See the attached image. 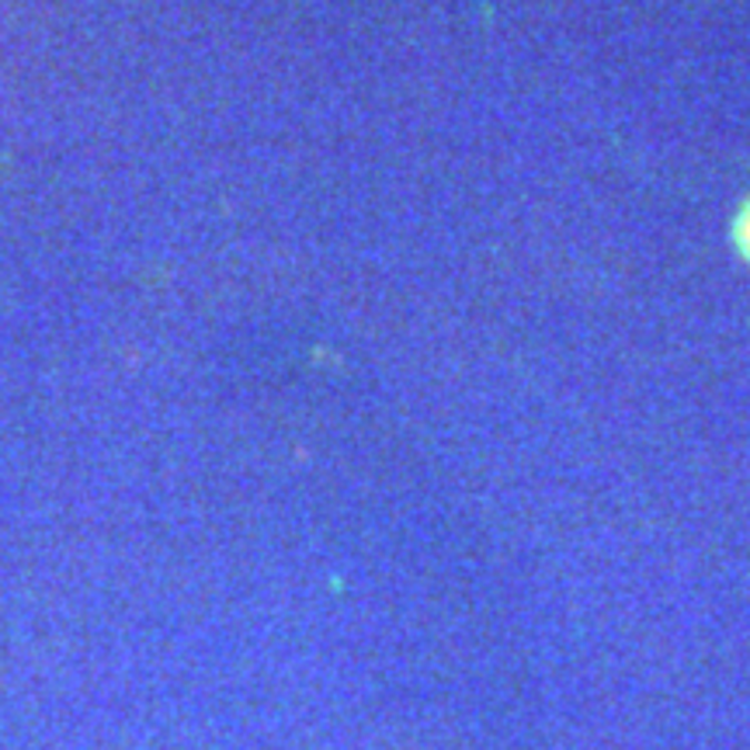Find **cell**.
Segmentation results:
<instances>
[{"label": "cell", "mask_w": 750, "mask_h": 750, "mask_svg": "<svg viewBox=\"0 0 750 750\" xmlns=\"http://www.w3.org/2000/svg\"><path fill=\"white\" fill-rule=\"evenodd\" d=\"M730 244H733L740 261L750 268V195L740 201V209L730 219Z\"/></svg>", "instance_id": "1"}]
</instances>
